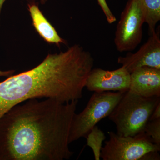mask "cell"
<instances>
[{
  "label": "cell",
  "instance_id": "obj_1",
  "mask_svg": "<svg viewBox=\"0 0 160 160\" xmlns=\"http://www.w3.org/2000/svg\"><path fill=\"white\" fill-rule=\"evenodd\" d=\"M78 101L31 99L9 109L0 118V160L69 159Z\"/></svg>",
  "mask_w": 160,
  "mask_h": 160
},
{
  "label": "cell",
  "instance_id": "obj_2",
  "mask_svg": "<svg viewBox=\"0 0 160 160\" xmlns=\"http://www.w3.org/2000/svg\"><path fill=\"white\" fill-rule=\"evenodd\" d=\"M91 53L79 45L49 54L33 69L0 82V118L12 108L27 100L45 98L67 103L82 97L93 68Z\"/></svg>",
  "mask_w": 160,
  "mask_h": 160
},
{
  "label": "cell",
  "instance_id": "obj_3",
  "mask_svg": "<svg viewBox=\"0 0 160 160\" xmlns=\"http://www.w3.org/2000/svg\"><path fill=\"white\" fill-rule=\"evenodd\" d=\"M160 97L146 98L126 91L108 118L119 135L133 136L143 131Z\"/></svg>",
  "mask_w": 160,
  "mask_h": 160
},
{
  "label": "cell",
  "instance_id": "obj_4",
  "mask_svg": "<svg viewBox=\"0 0 160 160\" xmlns=\"http://www.w3.org/2000/svg\"><path fill=\"white\" fill-rule=\"evenodd\" d=\"M126 92H94L85 109L73 116L69 132V144L86 138L97 123L109 116Z\"/></svg>",
  "mask_w": 160,
  "mask_h": 160
},
{
  "label": "cell",
  "instance_id": "obj_5",
  "mask_svg": "<svg viewBox=\"0 0 160 160\" xmlns=\"http://www.w3.org/2000/svg\"><path fill=\"white\" fill-rule=\"evenodd\" d=\"M109 140L105 142L101 149L103 160H139L150 152L160 151L144 131L133 136H123L111 131Z\"/></svg>",
  "mask_w": 160,
  "mask_h": 160
},
{
  "label": "cell",
  "instance_id": "obj_6",
  "mask_svg": "<svg viewBox=\"0 0 160 160\" xmlns=\"http://www.w3.org/2000/svg\"><path fill=\"white\" fill-rule=\"evenodd\" d=\"M145 23L137 0H129L121 14L115 33L114 43L120 52L132 51L141 42Z\"/></svg>",
  "mask_w": 160,
  "mask_h": 160
},
{
  "label": "cell",
  "instance_id": "obj_7",
  "mask_svg": "<svg viewBox=\"0 0 160 160\" xmlns=\"http://www.w3.org/2000/svg\"><path fill=\"white\" fill-rule=\"evenodd\" d=\"M130 81V73L122 66L112 71L95 68L88 75L85 87L94 92L126 91L129 90Z\"/></svg>",
  "mask_w": 160,
  "mask_h": 160
},
{
  "label": "cell",
  "instance_id": "obj_8",
  "mask_svg": "<svg viewBox=\"0 0 160 160\" xmlns=\"http://www.w3.org/2000/svg\"><path fill=\"white\" fill-rule=\"evenodd\" d=\"M118 62L130 73L144 66L160 69L159 33L155 32L150 35L137 52H129L125 57H119Z\"/></svg>",
  "mask_w": 160,
  "mask_h": 160
},
{
  "label": "cell",
  "instance_id": "obj_9",
  "mask_svg": "<svg viewBox=\"0 0 160 160\" xmlns=\"http://www.w3.org/2000/svg\"><path fill=\"white\" fill-rule=\"evenodd\" d=\"M129 91L144 97H160V69L144 66L130 73Z\"/></svg>",
  "mask_w": 160,
  "mask_h": 160
},
{
  "label": "cell",
  "instance_id": "obj_10",
  "mask_svg": "<svg viewBox=\"0 0 160 160\" xmlns=\"http://www.w3.org/2000/svg\"><path fill=\"white\" fill-rule=\"evenodd\" d=\"M28 10L31 16L32 25L40 36L47 42L56 44L59 46L61 43L66 44V40L60 37L50 23L40 10L38 6L34 2L28 4Z\"/></svg>",
  "mask_w": 160,
  "mask_h": 160
},
{
  "label": "cell",
  "instance_id": "obj_11",
  "mask_svg": "<svg viewBox=\"0 0 160 160\" xmlns=\"http://www.w3.org/2000/svg\"><path fill=\"white\" fill-rule=\"evenodd\" d=\"M142 10L145 23L149 27L151 35L155 32V27L160 20V0H137Z\"/></svg>",
  "mask_w": 160,
  "mask_h": 160
},
{
  "label": "cell",
  "instance_id": "obj_12",
  "mask_svg": "<svg viewBox=\"0 0 160 160\" xmlns=\"http://www.w3.org/2000/svg\"><path fill=\"white\" fill-rule=\"evenodd\" d=\"M86 138L87 139L86 146H89L92 149L95 160H99L102 142L106 138L105 133L96 126L92 129Z\"/></svg>",
  "mask_w": 160,
  "mask_h": 160
},
{
  "label": "cell",
  "instance_id": "obj_13",
  "mask_svg": "<svg viewBox=\"0 0 160 160\" xmlns=\"http://www.w3.org/2000/svg\"><path fill=\"white\" fill-rule=\"evenodd\" d=\"M143 131L151 139L152 142L160 146V118L149 120Z\"/></svg>",
  "mask_w": 160,
  "mask_h": 160
},
{
  "label": "cell",
  "instance_id": "obj_14",
  "mask_svg": "<svg viewBox=\"0 0 160 160\" xmlns=\"http://www.w3.org/2000/svg\"><path fill=\"white\" fill-rule=\"evenodd\" d=\"M98 3L106 16L107 22L111 24L117 21L116 18L112 13L110 8L106 2V0H97Z\"/></svg>",
  "mask_w": 160,
  "mask_h": 160
},
{
  "label": "cell",
  "instance_id": "obj_15",
  "mask_svg": "<svg viewBox=\"0 0 160 160\" xmlns=\"http://www.w3.org/2000/svg\"><path fill=\"white\" fill-rule=\"evenodd\" d=\"M159 154L158 151H152L148 152L144 155L141 160H154L160 159Z\"/></svg>",
  "mask_w": 160,
  "mask_h": 160
},
{
  "label": "cell",
  "instance_id": "obj_16",
  "mask_svg": "<svg viewBox=\"0 0 160 160\" xmlns=\"http://www.w3.org/2000/svg\"><path fill=\"white\" fill-rule=\"evenodd\" d=\"M160 118V102L157 105L149 118V121Z\"/></svg>",
  "mask_w": 160,
  "mask_h": 160
},
{
  "label": "cell",
  "instance_id": "obj_17",
  "mask_svg": "<svg viewBox=\"0 0 160 160\" xmlns=\"http://www.w3.org/2000/svg\"><path fill=\"white\" fill-rule=\"evenodd\" d=\"M15 70H11L8 71H1L0 70V77H9L11 76L14 73Z\"/></svg>",
  "mask_w": 160,
  "mask_h": 160
},
{
  "label": "cell",
  "instance_id": "obj_18",
  "mask_svg": "<svg viewBox=\"0 0 160 160\" xmlns=\"http://www.w3.org/2000/svg\"><path fill=\"white\" fill-rule=\"evenodd\" d=\"M6 0H0V15H1V11H2L3 4L6 2Z\"/></svg>",
  "mask_w": 160,
  "mask_h": 160
},
{
  "label": "cell",
  "instance_id": "obj_19",
  "mask_svg": "<svg viewBox=\"0 0 160 160\" xmlns=\"http://www.w3.org/2000/svg\"><path fill=\"white\" fill-rule=\"evenodd\" d=\"M47 0H40L42 4H45L46 2H47Z\"/></svg>",
  "mask_w": 160,
  "mask_h": 160
}]
</instances>
